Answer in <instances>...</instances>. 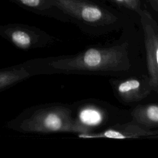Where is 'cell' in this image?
<instances>
[{"instance_id":"5b68a950","label":"cell","mask_w":158,"mask_h":158,"mask_svg":"<svg viewBox=\"0 0 158 158\" xmlns=\"http://www.w3.org/2000/svg\"><path fill=\"white\" fill-rule=\"evenodd\" d=\"M0 37L25 51L45 48L56 41L53 36L35 27L16 23L0 25Z\"/></svg>"},{"instance_id":"6da1fadb","label":"cell","mask_w":158,"mask_h":158,"mask_svg":"<svg viewBox=\"0 0 158 158\" xmlns=\"http://www.w3.org/2000/svg\"><path fill=\"white\" fill-rule=\"evenodd\" d=\"M33 75L75 74L118 77L136 73L138 54L130 40L91 47L75 54L28 60L24 62Z\"/></svg>"},{"instance_id":"9c48e42d","label":"cell","mask_w":158,"mask_h":158,"mask_svg":"<svg viewBox=\"0 0 158 158\" xmlns=\"http://www.w3.org/2000/svg\"><path fill=\"white\" fill-rule=\"evenodd\" d=\"M131 119L151 130H158V102L138 104L130 113Z\"/></svg>"},{"instance_id":"ba28073f","label":"cell","mask_w":158,"mask_h":158,"mask_svg":"<svg viewBox=\"0 0 158 158\" xmlns=\"http://www.w3.org/2000/svg\"><path fill=\"white\" fill-rule=\"evenodd\" d=\"M154 130L147 128L131 120L110 125L104 130L88 133L78 134L81 138H109V139H135L141 138H151Z\"/></svg>"},{"instance_id":"30bf717a","label":"cell","mask_w":158,"mask_h":158,"mask_svg":"<svg viewBox=\"0 0 158 158\" xmlns=\"http://www.w3.org/2000/svg\"><path fill=\"white\" fill-rule=\"evenodd\" d=\"M33 76L24 62L0 69V92L9 89Z\"/></svg>"},{"instance_id":"52a82bcc","label":"cell","mask_w":158,"mask_h":158,"mask_svg":"<svg viewBox=\"0 0 158 158\" xmlns=\"http://www.w3.org/2000/svg\"><path fill=\"white\" fill-rule=\"evenodd\" d=\"M139 15L143 33L147 74L153 92L158 95V24L145 9Z\"/></svg>"},{"instance_id":"8992f818","label":"cell","mask_w":158,"mask_h":158,"mask_svg":"<svg viewBox=\"0 0 158 158\" xmlns=\"http://www.w3.org/2000/svg\"><path fill=\"white\" fill-rule=\"evenodd\" d=\"M109 83L114 96L125 104L139 102L153 92L148 74L136 73L112 77Z\"/></svg>"},{"instance_id":"7a4b0ae2","label":"cell","mask_w":158,"mask_h":158,"mask_svg":"<svg viewBox=\"0 0 158 158\" xmlns=\"http://www.w3.org/2000/svg\"><path fill=\"white\" fill-rule=\"evenodd\" d=\"M72 105L62 103L43 104L23 110L7 123L16 131L29 133H73Z\"/></svg>"},{"instance_id":"8fae6325","label":"cell","mask_w":158,"mask_h":158,"mask_svg":"<svg viewBox=\"0 0 158 158\" xmlns=\"http://www.w3.org/2000/svg\"><path fill=\"white\" fill-rule=\"evenodd\" d=\"M25 7L37 10H44L52 6L48 0H15Z\"/></svg>"},{"instance_id":"3957f363","label":"cell","mask_w":158,"mask_h":158,"mask_svg":"<svg viewBox=\"0 0 158 158\" xmlns=\"http://www.w3.org/2000/svg\"><path fill=\"white\" fill-rule=\"evenodd\" d=\"M72 17L81 28L91 35H101L117 29L121 25L115 14L86 0H48Z\"/></svg>"},{"instance_id":"277c9868","label":"cell","mask_w":158,"mask_h":158,"mask_svg":"<svg viewBox=\"0 0 158 158\" xmlns=\"http://www.w3.org/2000/svg\"><path fill=\"white\" fill-rule=\"evenodd\" d=\"M73 133L98 131L114 124L128 121L121 118L124 113L112 105L97 100H84L72 104Z\"/></svg>"},{"instance_id":"4fadbf2b","label":"cell","mask_w":158,"mask_h":158,"mask_svg":"<svg viewBox=\"0 0 158 158\" xmlns=\"http://www.w3.org/2000/svg\"><path fill=\"white\" fill-rule=\"evenodd\" d=\"M152 9L158 12V0H149Z\"/></svg>"},{"instance_id":"7c38bea8","label":"cell","mask_w":158,"mask_h":158,"mask_svg":"<svg viewBox=\"0 0 158 158\" xmlns=\"http://www.w3.org/2000/svg\"><path fill=\"white\" fill-rule=\"evenodd\" d=\"M115 2L130 10L135 11L138 15L142 10L140 0H112Z\"/></svg>"}]
</instances>
